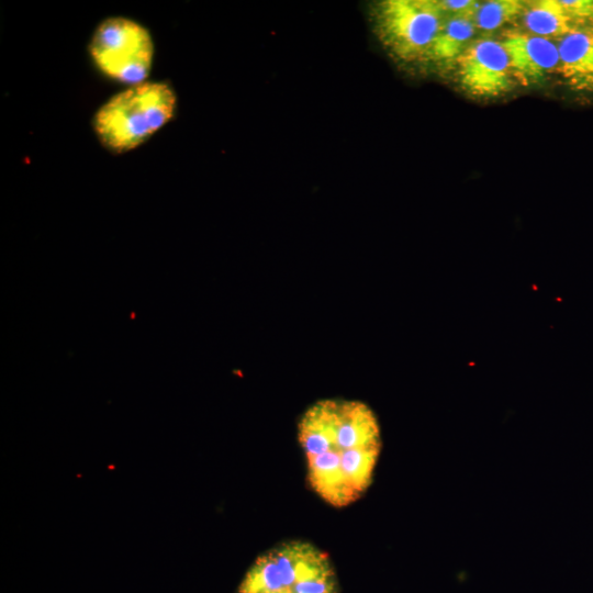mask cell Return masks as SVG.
Here are the masks:
<instances>
[{"instance_id":"cell-1","label":"cell","mask_w":593,"mask_h":593,"mask_svg":"<svg viewBox=\"0 0 593 593\" xmlns=\"http://www.w3.org/2000/svg\"><path fill=\"white\" fill-rule=\"evenodd\" d=\"M298 440L307 483L326 504L343 508L366 494L382 448L378 417L366 402L315 401L299 418Z\"/></svg>"},{"instance_id":"cell-2","label":"cell","mask_w":593,"mask_h":593,"mask_svg":"<svg viewBox=\"0 0 593 593\" xmlns=\"http://www.w3.org/2000/svg\"><path fill=\"white\" fill-rule=\"evenodd\" d=\"M329 556L302 539L281 541L259 555L236 593H339Z\"/></svg>"},{"instance_id":"cell-3","label":"cell","mask_w":593,"mask_h":593,"mask_svg":"<svg viewBox=\"0 0 593 593\" xmlns=\"http://www.w3.org/2000/svg\"><path fill=\"white\" fill-rule=\"evenodd\" d=\"M176 94L165 82H143L108 100L94 114L101 144L114 153L128 152L167 124L176 110Z\"/></svg>"},{"instance_id":"cell-4","label":"cell","mask_w":593,"mask_h":593,"mask_svg":"<svg viewBox=\"0 0 593 593\" xmlns=\"http://www.w3.org/2000/svg\"><path fill=\"white\" fill-rule=\"evenodd\" d=\"M373 30L382 45L403 61L430 56L447 18L440 1L385 0L372 5Z\"/></svg>"},{"instance_id":"cell-5","label":"cell","mask_w":593,"mask_h":593,"mask_svg":"<svg viewBox=\"0 0 593 593\" xmlns=\"http://www.w3.org/2000/svg\"><path fill=\"white\" fill-rule=\"evenodd\" d=\"M89 52L104 75L132 87L145 82L152 67L154 44L143 25L127 18L112 16L94 30Z\"/></svg>"},{"instance_id":"cell-6","label":"cell","mask_w":593,"mask_h":593,"mask_svg":"<svg viewBox=\"0 0 593 593\" xmlns=\"http://www.w3.org/2000/svg\"><path fill=\"white\" fill-rule=\"evenodd\" d=\"M457 68L462 88L474 97H496L511 88L513 68L502 42L470 43L457 58Z\"/></svg>"},{"instance_id":"cell-7","label":"cell","mask_w":593,"mask_h":593,"mask_svg":"<svg viewBox=\"0 0 593 593\" xmlns=\"http://www.w3.org/2000/svg\"><path fill=\"white\" fill-rule=\"evenodd\" d=\"M513 70L526 80H539L559 70L558 45L528 32L508 33L502 41Z\"/></svg>"},{"instance_id":"cell-8","label":"cell","mask_w":593,"mask_h":593,"mask_svg":"<svg viewBox=\"0 0 593 593\" xmlns=\"http://www.w3.org/2000/svg\"><path fill=\"white\" fill-rule=\"evenodd\" d=\"M558 72L574 91L593 93V25L578 26L557 42Z\"/></svg>"},{"instance_id":"cell-9","label":"cell","mask_w":593,"mask_h":593,"mask_svg":"<svg viewBox=\"0 0 593 593\" xmlns=\"http://www.w3.org/2000/svg\"><path fill=\"white\" fill-rule=\"evenodd\" d=\"M521 16L528 33L550 40H559L577 27L560 0L525 2Z\"/></svg>"},{"instance_id":"cell-10","label":"cell","mask_w":593,"mask_h":593,"mask_svg":"<svg viewBox=\"0 0 593 593\" xmlns=\"http://www.w3.org/2000/svg\"><path fill=\"white\" fill-rule=\"evenodd\" d=\"M475 30L473 19L447 15L433 44L429 57L438 60L458 58L468 47Z\"/></svg>"},{"instance_id":"cell-11","label":"cell","mask_w":593,"mask_h":593,"mask_svg":"<svg viewBox=\"0 0 593 593\" xmlns=\"http://www.w3.org/2000/svg\"><path fill=\"white\" fill-rule=\"evenodd\" d=\"M525 8L524 1L492 0L482 2L473 16L475 27L494 31L519 16Z\"/></svg>"},{"instance_id":"cell-12","label":"cell","mask_w":593,"mask_h":593,"mask_svg":"<svg viewBox=\"0 0 593 593\" xmlns=\"http://www.w3.org/2000/svg\"><path fill=\"white\" fill-rule=\"evenodd\" d=\"M567 14L578 26L593 25V0H560Z\"/></svg>"},{"instance_id":"cell-13","label":"cell","mask_w":593,"mask_h":593,"mask_svg":"<svg viewBox=\"0 0 593 593\" xmlns=\"http://www.w3.org/2000/svg\"><path fill=\"white\" fill-rule=\"evenodd\" d=\"M447 15L467 16L473 19L481 2L472 0L440 1Z\"/></svg>"}]
</instances>
